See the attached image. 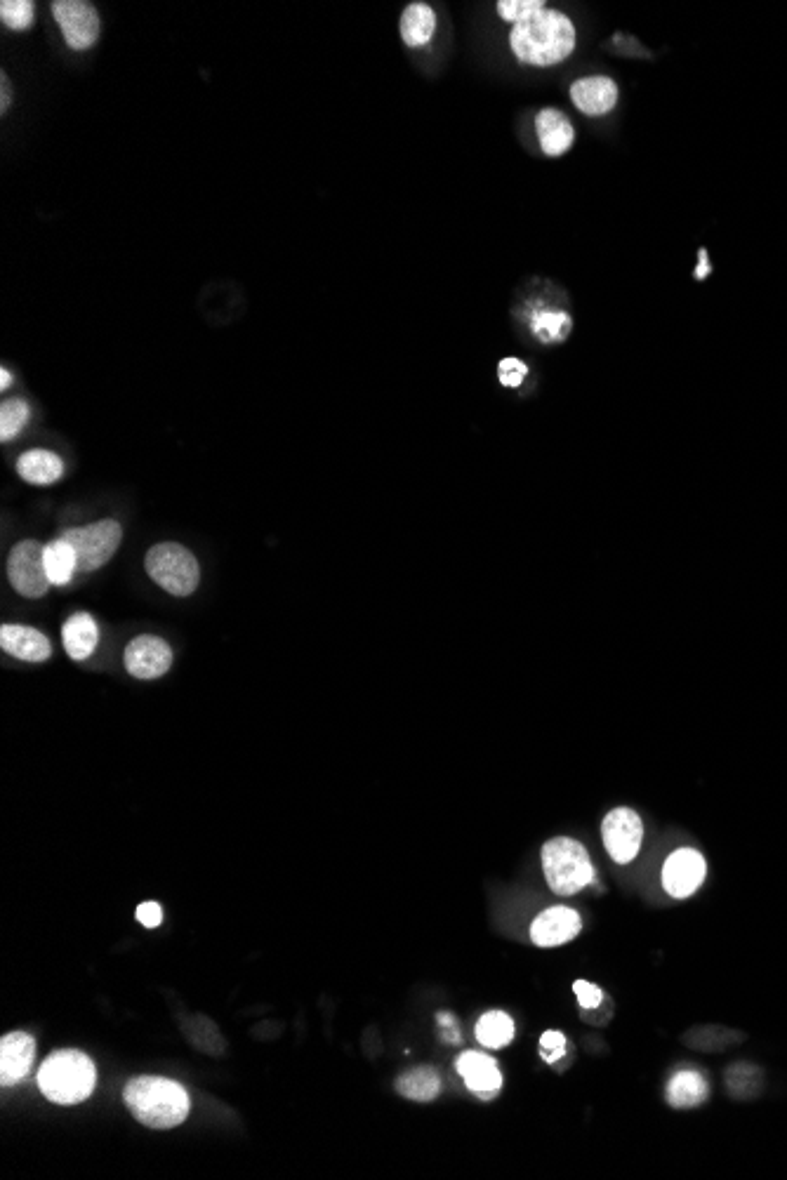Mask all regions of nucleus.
<instances>
[{
	"mask_svg": "<svg viewBox=\"0 0 787 1180\" xmlns=\"http://www.w3.org/2000/svg\"><path fill=\"white\" fill-rule=\"evenodd\" d=\"M31 417L29 403L22 399L3 401L0 406V441H10L22 432Z\"/></svg>",
	"mask_w": 787,
	"mask_h": 1180,
	"instance_id": "obj_26",
	"label": "nucleus"
},
{
	"mask_svg": "<svg viewBox=\"0 0 787 1180\" xmlns=\"http://www.w3.org/2000/svg\"><path fill=\"white\" fill-rule=\"evenodd\" d=\"M396 1091L401 1093V1096H406L410 1100H418V1103H429V1100H434L439 1096L441 1091V1077L436 1075L434 1067H413V1070L403 1072V1075L396 1079Z\"/></svg>",
	"mask_w": 787,
	"mask_h": 1180,
	"instance_id": "obj_23",
	"label": "nucleus"
},
{
	"mask_svg": "<svg viewBox=\"0 0 787 1180\" xmlns=\"http://www.w3.org/2000/svg\"><path fill=\"white\" fill-rule=\"evenodd\" d=\"M17 474L22 476L26 483H31V486H52V483L62 479L64 462L59 460V455L50 453V450L36 448L19 457Z\"/></svg>",
	"mask_w": 787,
	"mask_h": 1180,
	"instance_id": "obj_19",
	"label": "nucleus"
},
{
	"mask_svg": "<svg viewBox=\"0 0 787 1180\" xmlns=\"http://www.w3.org/2000/svg\"><path fill=\"white\" fill-rule=\"evenodd\" d=\"M62 538L76 549L78 573H92L111 561L123 540V530L118 521L104 519L85 528L66 530Z\"/></svg>",
	"mask_w": 787,
	"mask_h": 1180,
	"instance_id": "obj_6",
	"label": "nucleus"
},
{
	"mask_svg": "<svg viewBox=\"0 0 787 1180\" xmlns=\"http://www.w3.org/2000/svg\"><path fill=\"white\" fill-rule=\"evenodd\" d=\"M38 1086L43 1096L57 1105L83 1103L97 1086L95 1063L83 1051H55L38 1070Z\"/></svg>",
	"mask_w": 787,
	"mask_h": 1180,
	"instance_id": "obj_3",
	"label": "nucleus"
},
{
	"mask_svg": "<svg viewBox=\"0 0 787 1180\" xmlns=\"http://www.w3.org/2000/svg\"><path fill=\"white\" fill-rule=\"evenodd\" d=\"M710 271L712 269H710V264H707L705 250H700V267L696 269V278H698V281H703V278H707V274H710Z\"/></svg>",
	"mask_w": 787,
	"mask_h": 1180,
	"instance_id": "obj_33",
	"label": "nucleus"
},
{
	"mask_svg": "<svg viewBox=\"0 0 787 1180\" xmlns=\"http://www.w3.org/2000/svg\"><path fill=\"white\" fill-rule=\"evenodd\" d=\"M540 1053L547 1063H557L566 1056V1037L557 1030H547L540 1037Z\"/></svg>",
	"mask_w": 787,
	"mask_h": 1180,
	"instance_id": "obj_29",
	"label": "nucleus"
},
{
	"mask_svg": "<svg viewBox=\"0 0 787 1180\" xmlns=\"http://www.w3.org/2000/svg\"><path fill=\"white\" fill-rule=\"evenodd\" d=\"M509 45L521 64L554 66L575 50V26L564 12L542 8L514 24Z\"/></svg>",
	"mask_w": 787,
	"mask_h": 1180,
	"instance_id": "obj_1",
	"label": "nucleus"
},
{
	"mask_svg": "<svg viewBox=\"0 0 787 1180\" xmlns=\"http://www.w3.org/2000/svg\"><path fill=\"white\" fill-rule=\"evenodd\" d=\"M476 1039L486 1049H505L514 1039V1020L505 1011H488L476 1023Z\"/></svg>",
	"mask_w": 787,
	"mask_h": 1180,
	"instance_id": "obj_24",
	"label": "nucleus"
},
{
	"mask_svg": "<svg viewBox=\"0 0 787 1180\" xmlns=\"http://www.w3.org/2000/svg\"><path fill=\"white\" fill-rule=\"evenodd\" d=\"M460 1077L465 1079L467 1089L476 1093L479 1098H493L502 1089V1075L498 1070V1063L491 1056L479 1051H465L455 1060Z\"/></svg>",
	"mask_w": 787,
	"mask_h": 1180,
	"instance_id": "obj_14",
	"label": "nucleus"
},
{
	"mask_svg": "<svg viewBox=\"0 0 787 1180\" xmlns=\"http://www.w3.org/2000/svg\"><path fill=\"white\" fill-rule=\"evenodd\" d=\"M137 921L147 928H158L163 921V910L158 903H142L137 907Z\"/></svg>",
	"mask_w": 787,
	"mask_h": 1180,
	"instance_id": "obj_32",
	"label": "nucleus"
},
{
	"mask_svg": "<svg viewBox=\"0 0 787 1180\" xmlns=\"http://www.w3.org/2000/svg\"><path fill=\"white\" fill-rule=\"evenodd\" d=\"M0 19L12 31H26L36 19V5L31 0H3Z\"/></svg>",
	"mask_w": 787,
	"mask_h": 1180,
	"instance_id": "obj_27",
	"label": "nucleus"
},
{
	"mask_svg": "<svg viewBox=\"0 0 787 1180\" xmlns=\"http://www.w3.org/2000/svg\"><path fill=\"white\" fill-rule=\"evenodd\" d=\"M571 99L585 116H606L618 104V85L604 76L583 78L573 83Z\"/></svg>",
	"mask_w": 787,
	"mask_h": 1180,
	"instance_id": "obj_15",
	"label": "nucleus"
},
{
	"mask_svg": "<svg viewBox=\"0 0 787 1180\" xmlns=\"http://www.w3.org/2000/svg\"><path fill=\"white\" fill-rule=\"evenodd\" d=\"M498 375H500V382L505 384V387L517 389L526 380L528 366H526L524 361H519V359H505V361H500Z\"/></svg>",
	"mask_w": 787,
	"mask_h": 1180,
	"instance_id": "obj_30",
	"label": "nucleus"
},
{
	"mask_svg": "<svg viewBox=\"0 0 787 1180\" xmlns=\"http://www.w3.org/2000/svg\"><path fill=\"white\" fill-rule=\"evenodd\" d=\"M399 29H401L403 43H406L408 48H422V45H429V41L434 38V31H436L434 8H429L427 3H410L408 8L403 10Z\"/></svg>",
	"mask_w": 787,
	"mask_h": 1180,
	"instance_id": "obj_20",
	"label": "nucleus"
},
{
	"mask_svg": "<svg viewBox=\"0 0 787 1180\" xmlns=\"http://www.w3.org/2000/svg\"><path fill=\"white\" fill-rule=\"evenodd\" d=\"M573 992L583 1009H597L601 1001H604V992H601L597 985L587 983V980H575Z\"/></svg>",
	"mask_w": 787,
	"mask_h": 1180,
	"instance_id": "obj_31",
	"label": "nucleus"
},
{
	"mask_svg": "<svg viewBox=\"0 0 787 1180\" xmlns=\"http://www.w3.org/2000/svg\"><path fill=\"white\" fill-rule=\"evenodd\" d=\"M535 130H538L540 149L547 156H564L573 147L575 130L566 114H561L559 109H542L538 118H535Z\"/></svg>",
	"mask_w": 787,
	"mask_h": 1180,
	"instance_id": "obj_17",
	"label": "nucleus"
},
{
	"mask_svg": "<svg viewBox=\"0 0 787 1180\" xmlns=\"http://www.w3.org/2000/svg\"><path fill=\"white\" fill-rule=\"evenodd\" d=\"M707 874L705 858L693 848H679L663 867V886L672 898H689L703 886Z\"/></svg>",
	"mask_w": 787,
	"mask_h": 1180,
	"instance_id": "obj_10",
	"label": "nucleus"
},
{
	"mask_svg": "<svg viewBox=\"0 0 787 1180\" xmlns=\"http://www.w3.org/2000/svg\"><path fill=\"white\" fill-rule=\"evenodd\" d=\"M10 384H12V377H10V373H8V370H5V368H3V370H0V389H3V391H5V389H8V387H10Z\"/></svg>",
	"mask_w": 787,
	"mask_h": 1180,
	"instance_id": "obj_35",
	"label": "nucleus"
},
{
	"mask_svg": "<svg viewBox=\"0 0 787 1180\" xmlns=\"http://www.w3.org/2000/svg\"><path fill=\"white\" fill-rule=\"evenodd\" d=\"M439 1023L441 1027H455V1018L446 1016V1013H439Z\"/></svg>",
	"mask_w": 787,
	"mask_h": 1180,
	"instance_id": "obj_36",
	"label": "nucleus"
},
{
	"mask_svg": "<svg viewBox=\"0 0 787 1180\" xmlns=\"http://www.w3.org/2000/svg\"><path fill=\"white\" fill-rule=\"evenodd\" d=\"M123 1098L132 1117L149 1129H173L189 1117V1093L165 1077H135L125 1084Z\"/></svg>",
	"mask_w": 787,
	"mask_h": 1180,
	"instance_id": "obj_2",
	"label": "nucleus"
},
{
	"mask_svg": "<svg viewBox=\"0 0 787 1180\" xmlns=\"http://www.w3.org/2000/svg\"><path fill=\"white\" fill-rule=\"evenodd\" d=\"M50 8L71 50H90L97 43L99 15L95 5L85 0H55Z\"/></svg>",
	"mask_w": 787,
	"mask_h": 1180,
	"instance_id": "obj_8",
	"label": "nucleus"
},
{
	"mask_svg": "<svg viewBox=\"0 0 787 1180\" xmlns=\"http://www.w3.org/2000/svg\"><path fill=\"white\" fill-rule=\"evenodd\" d=\"M8 578L26 599H41L48 592L50 578L45 573V547L36 540H24L12 547L8 559Z\"/></svg>",
	"mask_w": 787,
	"mask_h": 1180,
	"instance_id": "obj_7",
	"label": "nucleus"
},
{
	"mask_svg": "<svg viewBox=\"0 0 787 1180\" xmlns=\"http://www.w3.org/2000/svg\"><path fill=\"white\" fill-rule=\"evenodd\" d=\"M36 1042L26 1032H10L0 1039V1084L12 1086L31 1075Z\"/></svg>",
	"mask_w": 787,
	"mask_h": 1180,
	"instance_id": "obj_13",
	"label": "nucleus"
},
{
	"mask_svg": "<svg viewBox=\"0 0 787 1180\" xmlns=\"http://www.w3.org/2000/svg\"><path fill=\"white\" fill-rule=\"evenodd\" d=\"M62 641L66 648V655L71 660H88L95 653L99 641L97 622L92 620L90 613H74L64 622Z\"/></svg>",
	"mask_w": 787,
	"mask_h": 1180,
	"instance_id": "obj_18",
	"label": "nucleus"
},
{
	"mask_svg": "<svg viewBox=\"0 0 787 1180\" xmlns=\"http://www.w3.org/2000/svg\"><path fill=\"white\" fill-rule=\"evenodd\" d=\"M542 8H547L545 0H500L498 15L509 24H519Z\"/></svg>",
	"mask_w": 787,
	"mask_h": 1180,
	"instance_id": "obj_28",
	"label": "nucleus"
},
{
	"mask_svg": "<svg viewBox=\"0 0 787 1180\" xmlns=\"http://www.w3.org/2000/svg\"><path fill=\"white\" fill-rule=\"evenodd\" d=\"M573 321L566 311H535L533 333L540 342H564L571 333Z\"/></svg>",
	"mask_w": 787,
	"mask_h": 1180,
	"instance_id": "obj_25",
	"label": "nucleus"
},
{
	"mask_svg": "<svg viewBox=\"0 0 787 1180\" xmlns=\"http://www.w3.org/2000/svg\"><path fill=\"white\" fill-rule=\"evenodd\" d=\"M604 846L618 865H627L637 858L641 839H644V825L632 808H613L601 825Z\"/></svg>",
	"mask_w": 787,
	"mask_h": 1180,
	"instance_id": "obj_9",
	"label": "nucleus"
},
{
	"mask_svg": "<svg viewBox=\"0 0 787 1180\" xmlns=\"http://www.w3.org/2000/svg\"><path fill=\"white\" fill-rule=\"evenodd\" d=\"M542 870L557 896H573L594 881V867L587 848L571 837L550 839L542 846Z\"/></svg>",
	"mask_w": 787,
	"mask_h": 1180,
	"instance_id": "obj_4",
	"label": "nucleus"
},
{
	"mask_svg": "<svg viewBox=\"0 0 787 1180\" xmlns=\"http://www.w3.org/2000/svg\"><path fill=\"white\" fill-rule=\"evenodd\" d=\"M173 665V651L163 639L142 634L125 648V667L135 679H158Z\"/></svg>",
	"mask_w": 787,
	"mask_h": 1180,
	"instance_id": "obj_11",
	"label": "nucleus"
},
{
	"mask_svg": "<svg viewBox=\"0 0 787 1180\" xmlns=\"http://www.w3.org/2000/svg\"><path fill=\"white\" fill-rule=\"evenodd\" d=\"M78 570V556L76 549L69 545L64 538L52 540L45 545V573H48L50 585L64 587L69 585L74 573Z\"/></svg>",
	"mask_w": 787,
	"mask_h": 1180,
	"instance_id": "obj_22",
	"label": "nucleus"
},
{
	"mask_svg": "<svg viewBox=\"0 0 787 1180\" xmlns=\"http://www.w3.org/2000/svg\"><path fill=\"white\" fill-rule=\"evenodd\" d=\"M0 646L8 655H15V658L24 662H45L52 655L48 636L24 625H3V629H0Z\"/></svg>",
	"mask_w": 787,
	"mask_h": 1180,
	"instance_id": "obj_16",
	"label": "nucleus"
},
{
	"mask_svg": "<svg viewBox=\"0 0 787 1180\" xmlns=\"http://www.w3.org/2000/svg\"><path fill=\"white\" fill-rule=\"evenodd\" d=\"M144 566H147L149 578L173 596L194 594L198 580H201L196 556L175 542H161V545L151 547Z\"/></svg>",
	"mask_w": 787,
	"mask_h": 1180,
	"instance_id": "obj_5",
	"label": "nucleus"
},
{
	"mask_svg": "<svg viewBox=\"0 0 787 1180\" xmlns=\"http://www.w3.org/2000/svg\"><path fill=\"white\" fill-rule=\"evenodd\" d=\"M583 931L580 914L571 907H550L531 926V940L538 947H557L571 943Z\"/></svg>",
	"mask_w": 787,
	"mask_h": 1180,
	"instance_id": "obj_12",
	"label": "nucleus"
},
{
	"mask_svg": "<svg viewBox=\"0 0 787 1180\" xmlns=\"http://www.w3.org/2000/svg\"><path fill=\"white\" fill-rule=\"evenodd\" d=\"M710 1093L705 1077L696 1070H681L667 1084V1103L677 1110H689L703 1103Z\"/></svg>",
	"mask_w": 787,
	"mask_h": 1180,
	"instance_id": "obj_21",
	"label": "nucleus"
},
{
	"mask_svg": "<svg viewBox=\"0 0 787 1180\" xmlns=\"http://www.w3.org/2000/svg\"><path fill=\"white\" fill-rule=\"evenodd\" d=\"M8 106H10V83H8V78L3 76V111H8Z\"/></svg>",
	"mask_w": 787,
	"mask_h": 1180,
	"instance_id": "obj_34",
	"label": "nucleus"
}]
</instances>
